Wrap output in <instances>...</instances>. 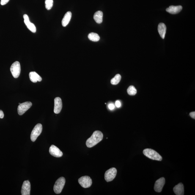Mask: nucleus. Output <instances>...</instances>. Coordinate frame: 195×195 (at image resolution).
I'll return each instance as SVG.
<instances>
[{
    "mask_svg": "<svg viewBox=\"0 0 195 195\" xmlns=\"http://www.w3.org/2000/svg\"><path fill=\"white\" fill-rule=\"evenodd\" d=\"M78 182L81 186L84 188L90 187L92 184V181L90 177L88 176H84L78 179Z\"/></svg>",
    "mask_w": 195,
    "mask_h": 195,
    "instance_id": "423d86ee",
    "label": "nucleus"
},
{
    "mask_svg": "<svg viewBox=\"0 0 195 195\" xmlns=\"http://www.w3.org/2000/svg\"><path fill=\"white\" fill-rule=\"evenodd\" d=\"M143 154L146 157L151 159L162 161V158L155 151L150 149H146L143 151Z\"/></svg>",
    "mask_w": 195,
    "mask_h": 195,
    "instance_id": "f03ea898",
    "label": "nucleus"
},
{
    "mask_svg": "<svg viewBox=\"0 0 195 195\" xmlns=\"http://www.w3.org/2000/svg\"><path fill=\"white\" fill-rule=\"evenodd\" d=\"M166 26L164 23H160L158 26V31L162 38L164 39L166 32Z\"/></svg>",
    "mask_w": 195,
    "mask_h": 195,
    "instance_id": "f3484780",
    "label": "nucleus"
},
{
    "mask_svg": "<svg viewBox=\"0 0 195 195\" xmlns=\"http://www.w3.org/2000/svg\"><path fill=\"white\" fill-rule=\"evenodd\" d=\"M190 115L192 118L195 119V112H193L190 113Z\"/></svg>",
    "mask_w": 195,
    "mask_h": 195,
    "instance_id": "bb28decb",
    "label": "nucleus"
},
{
    "mask_svg": "<svg viewBox=\"0 0 195 195\" xmlns=\"http://www.w3.org/2000/svg\"><path fill=\"white\" fill-rule=\"evenodd\" d=\"M108 108H109V109L110 110H114L115 108V105L112 103L108 105Z\"/></svg>",
    "mask_w": 195,
    "mask_h": 195,
    "instance_id": "393cba45",
    "label": "nucleus"
},
{
    "mask_svg": "<svg viewBox=\"0 0 195 195\" xmlns=\"http://www.w3.org/2000/svg\"><path fill=\"white\" fill-rule=\"evenodd\" d=\"M65 179L64 177H61L58 179L53 186V191L55 193L57 194H60L65 185Z\"/></svg>",
    "mask_w": 195,
    "mask_h": 195,
    "instance_id": "7ed1b4c3",
    "label": "nucleus"
},
{
    "mask_svg": "<svg viewBox=\"0 0 195 195\" xmlns=\"http://www.w3.org/2000/svg\"><path fill=\"white\" fill-rule=\"evenodd\" d=\"M4 117V112L1 110H0V118L3 119Z\"/></svg>",
    "mask_w": 195,
    "mask_h": 195,
    "instance_id": "cd10ccee",
    "label": "nucleus"
},
{
    "mask_svg": "<svg viewBox=\"0 0 195 195\" xmlns=\"http://www.w3.org/2000/svg\"><path fill=\"white\" fill-rule=\"evenodd\" d=\"M121 76L120 74H117L114 78L112 79L111 81V84L114 85L118 84L121 79Z\"/></svg>",
    "mask_w": 195,
    "mask_h": 195,
    "instance_id": "412c9836",
    "label": "nucleus"
},
{
    "mask_svg": "<svg viewBox=\"0 0 195 195\" xmlns=\"http://www.w3.org/2000/svg\"><path fill=\"white\" fill-rule=\"evenodd\" d=\"M72 13L70 11L67 12L64 15V18L62 20V26L64 27L68 25L71 19Z\"/></svg>",
    "mask_w": 195,
    "mask_h": 195,
    "instance_id": "a211bd4d",
    "label": "nucleus"
},
{
    "mask_svg": "<svg viewBox=\"0 0 195 195\" xmlns=\"http://www.w3.org/2000/svg\"><path fill=\"white\" fill-rule=\"evenodd\" d=\"M12 74L15 78H18L21 72V66L20 63L18 61L12 64L10 68Z\"/></svg>",
    "mask_w": 195,
    "mask_h": 195,
    "instance_id": "39448f33",
    "label": "nucleus"
},
{
    "mask_svg": "<svg viewBox=\"0 0 195 195\" xmlns=\"http://www.w3.org/2000/svg\"><path fill=\"white\" fill-rule=\"evenodd\" d=\"M117 172V170L115 168H111L107 171L105 174V178L106 181L108 182L114 180L116 177Z\"/></svg>",
    "mask_w": 195,
    "mask_h": 195,
    "instance_id": "0eeeda50",
    "label": "nucleus"
},
{
    "mask_svg": "<svg viewBox=\"0 0 195 195\" xmlns=\"http://www.w3.org/2000/svg\"><path fill=\"white\" fill-rule=\"evenodd\" d=\"M45 7L47 10H49L53 5V0H45Z\"/></svg>",
    "mask_w": 195,
    "mask_h": 195,
    "instance_id": "5701e85b",
    "label": "nucleus"
},
{
    "mask_svg": "<svg viewBox=\"0 0 195 195\" xmlns=\"http://www.w3.org/2000/svg\"><path fill=\"white\" fill-rule=\"evenodd\" d=\"M42 130V126L41 124H38L34 127L31 135V139L32 142H34L40 136Z\"/></svg>",
    "mask_w": 195,
    "mask_h": 195,
    "instance_id": "20e7f679",
    "label": "nucleus"
},
{
    "mask_svg": "<svg viewBox=\"0 0 195 195\" xmlns=\"http://www.w3.org/2000/svg\"><path fill=\"white\" fill-rule=\"evenodd\" d=\"M31 186L30 182L28 180L23 182L22 186L21 193L22 195H30Z\"/></svg>",
    "mask_w": 195,
    "mask_h": 195,
    "instance_id": "9d476101",
    "label": "nucleus"
},
{
    "mask_svg": "<svg viewBox=\"0 0 195 195\" xmlns=\"http://www.w3.org/2000/svg\"><path fill=\"white\" fill-rule=\"evenodd\" d=\"M29 76L30 79L33 83H36L37 81L41 82L42 80L41 77L35 72H30Z\"/></svg>",
    "mask_w": 195,
    "mask_h": 195,
    "instance_id": "2eb2a0df",
    "label": "nucleus"
},
{
    "mask_svg": "<svg viewBox=\"0 0 195 195\" xmlns=\"http://www.w3.org/2000/svg\"><path fill=\"white\" fill-rule=\"evenodd\" d=\"M103 136V133L101 132L99 130L94 132L91 137L86 141V146L89 148L93 147L102 140Z\"/></svg>",
    "mask_w": 195,
    "mask_h": 195,
    "instance_id": "f257e3e1",
    "label": "nucleus"
},
{
    "mask_svg": "<svg viewBox=\"0 0 195 195\" xmlns=\"http://www.w3.org/2000/svg\"><path fill=\"white\" fill-rule=\"evenodd\" d=\"M49 152L51 155L57 158L62 157L63 155L62 152L56 146L53 145L50 146Z\"/></svg>",
    "mask_w": 195,
    "mask_h": 195,
    "instance_id": "f8f14e48",
    "label": "nucleus"
},
{
    "mask_svg": "<svg viewBox=\"0 0 195 195\" xmlns=\"http://www.w3.org/2000/svg\"><path fill=\"white\" fill-rule=\"evenodd\" d=\"M62 100L59 97H56L54 100V112L55 114H58L60 113L62 108Z\"/></svg>",
    "mask_w": 195,
    "mask_h": 195,
    "instance_id": "9b49d317",
    "label": "nucleus"
},
{
    "mask_svg": "<svg viewBox=\"0 0 195 195\" xmlns=\"http://www.w3.org/2000/svg\"><path fill=\"white\" fill-rule=\"evenodd\" d=\"M23 18L24 19V21L25 24H26L27 27L31 32L35 33L36 31V28L35 25L33 23H31L29 21V17L26 14L23 16Z\"/></svg>",
    "mask_w": 195,
    "mask_h": 195,
    "instance_id": "ddd939ff",
    "label": "nucleus"
},
{
    "mask_svg": "<svg viewBox=\"0 0 195 195\" xmlns=\"http://www.w3.org/2000/svg\"><path fill=\"white\" fill-rule=\"evenodd\" d=\"M182 7L181 6H171L167 9L166 10L167 12L169 14H176L179 13L182 10Z\"/></svg>",
    "mask_w": 195,
    "mask_h": 195,
    "instance_id": "4468645a",
    "label": "nucleus"
},
{
    "mask_svg": "<svg viewBox=\"0 0 195 195\" xmlns=\"http://www.w3.org/2000/svg\"><path fill=\"white\" fill-rule=\"evenodd\" d=\"M88 37L89 40L93 42H98L100 40V37L96 33H91L89 34Z\"/></svg>",
    "mask_w": 195,
    "mask_h": 195,
    "instance_id": "aec40b11",
    "label": "nucleus"
},
{
    "mask_svg": "<svg viewBox=\"0 0 195 195\" xmlns=\"http://www.w3.org/2000/svg\"><path fill=\"white\" fill-rule=\"evenodd\" d=\"M103 13L101 11H99L94 14V19L98 23H101L103 21Z\"/></svg>",
    "mask_w": 195,
    "mask_h": 195,
    "instance_id": "6ab92c4d",
    "label": "nucleus"
},
{
    "mask_svg": "<svg viewBox=\"0 0 195 195\" xmlns=\"http://www.w3.org/2000/svg\"><path fill=\"white\" fill-rule=\"evenodd\" d=\"M127 92L129 95H136L137 92V90L134 86H129L128 89H127Z\"/></svg>",
    "mask_w": 195,
    "mask_h": 195,
    "instance_id": "4be33fe9",
    "label": "nucleus"
},
{
    "mask_svg": "<svg viewBox=\"0 0 195 195\" xmlns=\"http://www.w3.org/2000/svg\"><path fill=\"white\" fill-rule=\"evenodd\" d=\"M9 0H1V5L4 6L9 2Z\"/></svg>",
    "mask_w": 195,
    "mask_h": 195,
    "instance_id": "b1692460",
    "label": "nucleus"
},
{
    "mask_svg": "<svg viewBox=\"0 0 195 195\" xmlns=\"http://www.w3.org/2000/svg\"><path fill=\"white\" fill-rule=\"evenodd\" d=\"M174 193L177 195H183L184 194V186L183 184L180 183L176 185L173 189Z\"/></svg>",
    "mask_w": 195,
    "mask_h": 195,
    "instance_id": "dca6fc26",
    "label": "nucleus"
},
{
    "mask_svg": "<svg viewBox=\"0 0 195 195\" xmlns=\"http://www.w3.org/2000/svg\"><path fill=\"white\" fill-rule=\"evenodd\" d=\"M115 105L117 107H120L121 106V103L119 101V100H117V101H116L115 102Z\"/></svg>",
    "mask_w": 195,
    "mask_h": 195,
    "instance_id": "a878e982",
    "label": "nucleus"
},
{
    "mask_svg": "<svg viewBox=\"0 0 195 195\" xmlns=\"http://www.w3.org/2000/svg\"><path fill=\"white\" fill-rule=\"evenodd\" d=\"M32 105V103L30 102H26L20 104L19 105L18 108L19 115H23L31 107Z\"/></svg>",
    "mask_w": 195,
    "mask_h": 195,
    "instance_id": "6e6552de",
    "label": "nucleus"
},
{
    "mask_svg": "<svg viewBox=\"0 0 195 195\" xmlns=\"http://www.w3.org/2000/svg\"><path fill=\"white\" fill-rule=\"evenodd\" d=\"M165 184V179L164 177H161L155 182L154 189L157 192H160L162 190Z\"/></svg>",
    "mask_w": 195,
    "mask_h": 195,
    "instance_id": "1a4fd4ad",
    "label": "nucleus"
}]
</instances>
